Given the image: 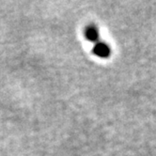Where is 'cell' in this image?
Instances as JSON below:
<instances>
[{"label": "cell", "instance_id": "cell-1", "mask_svg": "<svg viewBox=\"0 0 156 156\" xmlns=\"http://www.w3.org/2000/svg\"><path fill=\"white\" fill-rule=\"evenodd\" d=\"M92 53L100 58H108L111 55V47L108 43L99 41L98 42L94 43Z\"/></svg>", "mask_w": 156, "mask_h": 156}, {"label": "cell", "instance_id": "cell-2", "mask_svg": "<svg viewBox=\"0 0 156 156\" xmlns=\"http://www.w3.org/2000/svg\"><path fill=\"white\" fill-rule=\"evenodd\" d=\"M84 36L85 38L90 42H98L100 39V32L96 26L94 25H88L84 30Z\"/></svg>", "mask_w": 156, "mask_h": 156}]
</instances>
